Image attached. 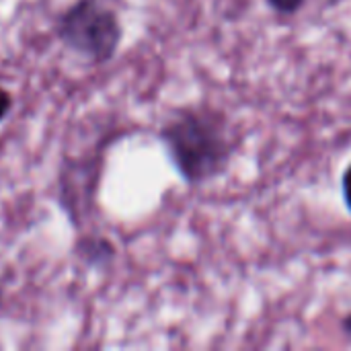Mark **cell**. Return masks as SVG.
<instances>
[{
    "label": "cell",
    "mask_w": 351,
    "mask_h": 351,
    "mask_svg": "<svg viewBox=\"0 0 351 351\" xmlns=\"http://www.w3.org/2000/svg\"><path fill=\"white\" fill-rule=\"evenodd\" d=\"M160 140L177 173L189 185H202L226 173L237 152L230 121L212 107L179 111L162 125Z\"/></svg>",
    "instance_id": "cell-1"
},
{
    "label": "cell",
    "mask_w": 351,
    "mask_h": 351,
    "mask_svg": "<svg viewBox=\"0 0 351 351\" xmlns=\"http://www.w3.org/2000/svg\"><path fill=\"white\" fill-rule=\"evenodd\" d=\"M60 35L68 47L90 62H107L121 39L113 10L97 0H80L60 21Z\"/></svg>",
    "instance_id": "cell-2"
},
{
    "label": "cell",
    "mask_w": 351,
    "mask_h": 351,
    "mask_svg": "<svg viewBox=\"0 0 351 351\" xmlns=\"http://www.w3.org/2000/svg\"><path fill=\"white\" fill-rule=\"evenodd\" d=\"M304 2L306 0H267V6L282 16H290L296 14L304 6Z\"/></svg>",
    "instance_id": "cell-3"
},
{
    "label": "cell",
    "mask_w": 351,
    "mask_h": 351,
    "mask_svg": "<svg viewBox=\"0 0 351 351\" xmlns=\"http://www.w3.org/2000/svg\"><path fill=\"white\" fill-rule=\"evenodd\" d=\"M341 193H343V199H346V206L351 212V165L346 169L343 177H341Z\"/></svg>",
    "instance_id": "cell-4"
},
{
    "label": "cell",
    "mask_w": 351,
    "mask_h": 351,
    "mask_svg": "<svg viewBox=\"0 0 351 351\" xmlns=\"http://www.w3.org/2000/svg\"><path fill=\"white\" fill-rule=\"evenodd\" d=\"M8 109H10V97H8V93H4L0 88V121L4 119V115L8 113Z\"/></svg>",
    "instance_id": "cell-5"
},
{
    "label": "cell",
    "mask_w": 351,
    "mask_h": 351,
    "mask_svg": "<svg viewBox=\"0 0 351 351\" xmlns=\"http://www.w3.org/2000/svg\"><path fill=\"white\" fill-rule=\"evenodd\" d=\"M341 331H343V335L351 341V313L343 317V321H341Z\"/></svg>",
    "instance_id": "cell-6"
}]
</instances>
